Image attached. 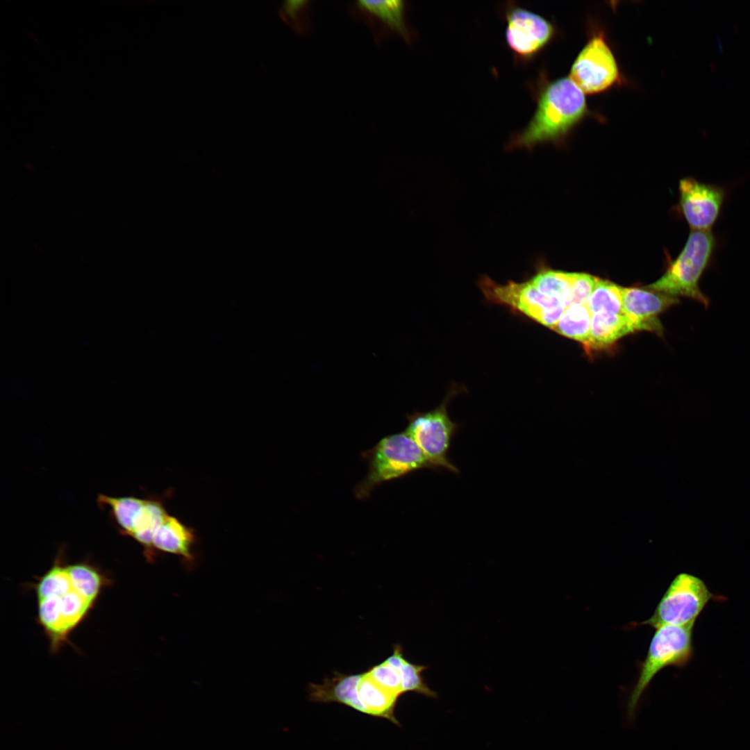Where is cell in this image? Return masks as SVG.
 <instances>
[{"label":"cell","mask_w":750,"mask_h":750,"mask_svg":"<svg viewBox=\"0 0 750 750\" xmlns=\"http://www.w3.org/2000/svg\"><path fill=\"white\" fill-rule=\"evenodd\" d=\"M536 83L535 111L527 126L512 135L507 149L531 150L536 145L561 143L589 114L585 94L569 78Z\"/></svg>","instance_id":"cell-1"},{"label":"cell","mask_w":750,"mask_h":750,"mask_svg":"<svg viewBox=\"0 0 750 750\" xmlns=\"http://www.w3.org/2000/svg\"><path fill=\"white\" fill-rule=\"evenodd\" d=\"M693 626H664L656 628L637 679L625 699L624 716L628 724L635 722L646 692L656 674L669 666L682 668L690 660L693 654Z\"/></svg>","instance_id":"cell-2"},{"label":"cell","mask_w":750,"mask_h":750,"mask_svg":"<svg viewBox=\"0 0 750 750\" xmlns=\"http://www.w3.org/2000/svg\"><path fill=\"white\" fill-rule=\"evenodd\" d=\"M717 247L711 231H691L685 247L665 274L647 286L651 290L676 297H685L706 308L709 298L700 289V279L710 266Z\"/></svg>","instance_id":"cell-3"},{"label":"cell","mask_w":750,"mask_h":750,"mask_svg":"<svg viewBox=\"0 0 750 750\" xmlns=\"http://www.w3.org/2000/svg\"><path fill=\"white\" fill-rule=\"evenodd\" d=\"M368 463L365 478L356 486L358 499H365L381 483L421 469H435L415 441L406 432L382 438L365 452Z\"/></svg>","instance_id":"cell-4"},{"label":"cell","mask_w":750,"mask_h":750,"mask_svg":"<svg viewBox=\"0 0 750 750\" xmlns=\"http://www.w3.org/2000/svg\"><path fill=\"white\" fill-rule=\"evenodd\" d=\"M712 597L701 578L688 573H680L669 584L651 616L637 625H648L654 628L694 625Z\"/></svg>","instance_id":"cell-5"},{"label":"cell","mask_w":750,"mask_h":750,"mask_svg":"<svg viewBox=\"0 0 750 750\" xmlns=\"http://www.w3.org/2000/svg\"><path fill=\"white\" fill-rule=\"evenodd\" d=\"M450 399L449 396L433 410L408 416L405 431L415 441L435 470L444 469L459 474L449 457L452 440L460 427L449 416L447 406Z\"/></svg>","instance_id":"cell-6"},{"label":"cell","mask_w":750,"mask_h":750,"mask_svg":"<svg viewBox=\"0 0 750 750\" xmlns=\"http://www.w3.org/2000/svg\"><path fill=\"white\" fill-rule=\"evenodd\" d=\"M569 78L587 94L603 92L621 83L617 60L603 33L588 40L574 60Z\"/></svg>","instance_id":"cell-7"},{"label":"cell","mask_w":750,"mask_h":750,"mask_svg":"<svg viewBox=\"0 0 750 750\" xmlns=\"http://www.w3.org/2000/svg\"><path fill=\"white\" fill-rule=\"evenodd\" d=\"M504 17L506 44L521 63L533 60L555 37L556 28L551 22L516 4L507 5Z\"/></svg>","instance_id":"cell-8"},{"label":"cell","mask_w":750,"mask_h":750,"mask_svg":"<svg viewBox=\"0 0 750 750\" xmlns=\"http://www.w3.org/2000/svg\"><path fill=\"white\" fill-rule=\"evenodd\" d=\"M679 208L692 231H711L717 221L725 199L722 186L688 177L679 181Z\"/></svg>","instance_id":"cell-9"},{"label":"cell","mask_w":750,"mask_h":750,"mask_svg":"<svg viewBox=\"0 0 750 750\" xmlns=\"http://www.w3.org/2000/svg\"><path fill=\"white\" fill-rule=\"evenodd\" d=\"M623 312L635 331L662 333L658 315L678 303L677 297L638 288H622Z\"/></svg>","instance_id":"cell-10"},{"label":"cell","mask_w":750,"mask_h":750,"mask_svg":"<svg viewBox=\"0 0 750 750\" xmlns=\"http://www.w3.org/2000/svg\"><path fill=\"white\" fill-rule=\"evenodd\" d=\"M406 9V3L397 0L358 1L353 6L355 14L369 23L379 35L394 34L410 42L412 36Z\"/></svg>","instance_id":"cell-11"},{"label":"cell","mask_w":750,"mask_h":750,"mask_svg":"<svg viewBox=\"0 0 750 750\" xmlns=\"http://www.w3.org/2000/svg\"><path fill=\"white\" fill-rule=\"evenodd\" d=\"M360 676L361 674L335 672L333 676L324 679L322 684L310 683L308 688L309 697L312 701L338 702L367 714L358 691Z\"/></svg>","instance_id":"cell-12"},{"label":"cell","mask_w":750,"mask_h":750,"mask_svg":"<svg viewBox=\"0 0 750 750\" xmlns=\"http://www.w3.org/2000/svg\"><path fill=\"white\" fill-rule=\"evenodd\" d=\"M196 542L194 529L168 514L155 534L153 549L178 556L184 561L192 562Z\"/></svg>","instance_id":"cell-13"},{"label":"cell","mask_w":750,"mask_h":750,"mask_svg":"<svg viewBox=\"0 0 750 750\" xmlns=\"http://www.w3.org/2000/svg\"><path fill=\"white\" fill-rule=\"evenodd\" d=\"M635 331L624 313L592 314L590 337L585 351L605 349L624 335Z\"/></svg>","instance_id":"cell-14"},{"label":"cell","mask_w":750,"mask_h":750,"mask_svg":"<svg viewBox=\"0 0 750 750\" xmlns=\"http://www.w3.org/2000/svg\"><path fill=\"white\" fill-rule=\"evenodd\" d=\"M168 512L161 499H145L131 535L144 548L149 558L153 555V540Z\"/></svg>","instance_id":"cell-15"},{"label":"cell","mask_w":750,"mask_h":750,"mask_svg":"<svg viewBox=\"0 0 750 750\" xmlns=\"http://www.w3.org/2000/svg\"><path fill=\"white\" fill-rule=\"evenodd\" d=\"M358 691L367 714L386 718L399 725L394 715L398 697L379 685L366 672L361 674Z\"/></svg>","instance_id":"cell-16"},{"label":"cell","mask_w":750,"mask_h":750,"mask_svg":"<svg viewBox=\"0 0 750 750\" xmlns=\"http://www.w3.org/2000/svg\"><path fill=\"white\" fill-rule=\"evenodd\" d=\"M145 499L135 497H110L99 494V505L108 511L121 533L131 536L135 521L142 510Z\"/></svg>","instance_id":"cell-17"},{"label":"cell","mask_w":750,"mask_h":750,"mask_svg":"<svg viewBox=\"0 0 750 750\" xmlns=\"http://www.w3.org/2000/svg\"><path fill=\"white\" fill-rule=\"evenodd\" d=\"M385 661L399 669L401 676L402 692H414L428 697L436 698L437 693L425 682L422 673L428 667L411 662L405 657L399 644L393 646V652Z\"/></svg>","instance_id":"cell-18"},{"label":"cell","mask_w":750,"mask_h":750,"mask_svg":"<svg viewBox=\"0 0 750 750\" xmlns=\"http://www.w3.org/2000/svg\"><path fill=\"white\" fill-rule=\"evenodd\" d=\"M38 617L49 635L52 648L57 649L66 640L70 632L62 615L60 597L53 595L38 599Z\"/></svg>","instance_id":"cell-19"},{"label":"cell","mask_w":750,"mask_h":750,"mask_svg":"<svg viewBox=\"0 0 750 750\" xmlns=\"http://www.w3.org/2000/svg\"><path fill=\"white\" fill-rule=\"evenodd\" d=\"M592 313L588 306H569L552 328L565 337L580 342L585 347L588 342Z\"/></svg>","instance_id":"cell-20"},{"label":"cell","mask_w":750,"mask_h":750,"mask_svg":"<svg viewBox=\"0 0 750 750\" xmlns=\"http://www.w3.org/2000/svg\"><path fill=\"white\" fill-rule=\"evenodd\" d=\"M66 567L72 588L93 604L103 583L100 573L94 567L85 563L74 564Z\"/></svg>","instance_id":"cell-21"},{"label":"cell","mask_w":750,"mask_h":750,"mask_svg":"<svg viewBox=\"0 0 750 750\" xmlns=\"http://www.w3.org/2000/svg\"><path fill=\"white\" fill-rule=\"evenodd\" d=\"M591 313H624L622 287L599 278L587 304Z\"/></svg>","instance_id":"cell-22"},{"label":"cell","mask_w":750,"mask_h":750,"mask_svg":"<svg viewBox=\"0 0 750 750\" xmlns=\"http://www.w3.org/2000/svg\"><path fill=\"white\" fill-rule=\"evenodd\" d=\"M72 589L66 567L53 565L41 578L36 587L38 599L62 596Z\"/></svg>","instance_id":"cell-23"},{"label":"cell","mask_w":750,"mask_h":750,"mask_svg":"<svg viewBox=\"0 0 750 750\" xmlns=\"http://www.w3.org/2000/svg\"><path fill=\"white\" fill-rule=\"evenodd\" d=\"M59 597L64 621L67 628L71 631L83 619L92 604L78 594L73 588Z\"/></svg>","instance_id":"cell-24"},{"label":"cell","mask_w":750,"mask_h":750,"mask_svg":"<svg viewBox=\"0 0 750 750\" xmlns=\"http://www.w3.org/2000/svg\"><path fill=\"white\" fill-rule=\"evenodd\" d=\"M366 674L392 694L399 697L403 694L399 669L390 665L385 660L370 667Z\"/></svg>","instance_id":"cell-25"},{"label":"cell","mask_w":750,"mask_h":750,"mask_svg":"<svg viewBox=\"0 0 750 750\" xmlns=\"http://www.w3.org/2000/svg\"><path fill=\"white\" fill-rule=\"evenodd\" d=\"M308 3L307 1H287L280 9L284 21L299 33H304L308 26Z\"/></svg>","instance_id":"cell-26"},{"label":"cell","mask_w":750,"mask_h":750,"mask_svg":"<svg viewBox=\"0 0 750 750\" xmlns=\"http://www.w3.org/2000/svg\"><path fill=\"white\" fill-rule=\"evenodd\" d=\"M598 279L588 274L574 273L570 292V306L587 304Z\"/></svg>","instance_id":"cell-27"}]
</instances>
